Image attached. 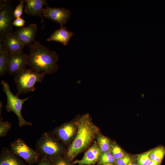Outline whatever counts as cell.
<instances>
[{"label": "cell", "instance_id": "cell-17", "mask_svg": "<svg viewBox=\"0 0 165 165\" xmlns=\"http://www.w3.org/2000/svg\"><path fill=\"white\" fill-rule=\"evenodd\" d=\"M96 139L101 153L110 151L112 141L110 138L100 132L97 134Z\"/></svg>", "mask_w": 165, "mask_h": 165}, {"label": "cell", "instance_id": "cell-10", "mask_svg": "<svg viewBox=\"0 0 165 165\" xmlns=\"http://www.w3.org/2000/svg\"><path fill=\"white\" fill-rule=\"evenodd\" d=\"M43 17L59 24L61 26L66 24L72 14L68 9L62 7H50L47 6L41 10Z\"/></svg>", "mask_w": 165, "mask_h": 165}, {"label": "cell", "instance_id": "cell-23", "mask_svg": "<svg viewBox=\"0 0 165 165\" xmlns=\"http://www.w3.org/2000/svg\"><path fill=\"white\" fill-rule=\"evenodd\" d=\"M151 150L143 153L137 155V160L138 165H147L150 160L149 155Z\"/></svg>", "mask_w": 165, "mask_h": 165}, {"label": "cell", "instance_id": "cell-16", "mask_svg": "<svg viewBox=\"0 0 165 165\" xmlns=\"http://www.w3.org/2000/svg\"><path fill=\"white\" fill-rule=\"evenodd\" d=\"M74 35V33L68 31L65 26H61L59 29L55 30L46 40L58 42L66 46Z\"/></svg>", "mask_w": 165, "mask_h": 165}, {"label": "cell", "instance_id": "cell-32", "mask_svg": "<svg viewBox=\"0 0 165 165\" xmlns=\"http://www.w3.org/2000/svg\"><path fill=\"white\" fill-rule=\"evenodd\" d=\"M106 165H115L114 163H109Z\"/></svg>", "mask_w": 165, "mask_h": 165}, {"label": "cell", "instance_id": "cell-30", "mask_svg": "<svg viewBox=\"0 0 165 165\" xmlns=\"http://www.w3.org/2000/svg\"><path fill=\"white\" fill-rule=\"evenodd\" d=\"M127 165H138L137 163V159L136 160L131 162Z\"/></svg>", "mask_w": 165, "mask_h": 165}, {"label": "cell", "instance_id": "cell-15", "mask_svg": "<svg viewBox=\"0 0 165 165\" xmlns=\"http://www.w3.org/2000/svg\"><path fill=\"white\" fill-rule=\"evenodd\" d=\"M0 165H26L24 162L7 147H3L0 155Z\"/></svg>", "mask_w": 165, "mask_h": 165}, {"label": "cell", "instance_id": "cell-21", "mask_svg": "<svg viewBox=\"0 0 165 165\" xmlns=\"http://www.w3.org/2000/svg\"><path fill=\"white\" fill-rule=\"evenodd\" d=\"M116 159L112 155L110 151L101 153L98 164L100 165H106L109 163L114 164Z\"/></svg>", "mask_w": 165, "mask_h": 165}, {"label": "cell", "instance_id": "cell-5", "mask_svg": "<svg viewBox=\"0 0 165 165\" xmlns=\"http://www.w3.org/2000/svg\"><path fill=\"white\" fill-rule=\"evenodd\" d=\"M1 84L3 87L2 90L5 93L6 97V105L5 108L8 112H13L17 116L18 119L19 127L25 126H31V122L25 120L21 114V109L24 102L28 100L31 97L21 99L16 95H14L10 90L9 85L7 82L2 80Z\"/></svg>", "mask_w": 165, "mask_h": 165}, {"label": "cell", "instance_id": "cell-13", "mask_svg": "<svg viewBox=\"0 0 165 165\" xmlns=\"http://www.w3.org/2000/svg\"><path fill=\"white\" fill-rule=\"evenodd\" d=\"M3 46L9 53L16 51L23 52L25 46L14 32L8 33L0 38Z\"/></svg>", "mask_w": 165, "mask_h": 165}, {"label": "cell", "instance_id": "cell-29", "mask_svg": "<svg viewBox=\"0 0 165 165\" xmlns=\"http://www.w3.org/2000/svg\"><path fill=\"white\" fill-rule=\"evenodd\" d=\"M160 163L154 160H150L147 165H161Z\"/></svg>", "mask_w": 165, "mask_h": 165}, {"label": "cell", "instance_id": "cell-31", "mask_svg": "<svg viewBox=\"0 0 165 165\" xmlns=\"http://www.w3.org/2000/svg\"><path fill=\"white\" fill-rule=\"evenodd\" d=\"M3 107V103L2 101H0V116H1V113L2 112V110Z\"/></svg>", "mask_w": 165, "mask_h": 165}, {"label": "cell", "instance_id": "cell-4", "mask_svg": "<svg viewBox=\"0 0 165 165\" xmlns=\"http://www.w3.org/2000/svg\"><path fill=\"white\" fill-rule=\"evenodd\" d=\"M46 74L44 72H38L31 68H24L13 78L17 90L16 95L18 96L21 94L34 91L35 84L41 82Z\"/></svg>", "mask_w": 165, "mask_h": 165}, {"label": "cell", "instance_id": "cell-33", "mask_svg": "<svg viewBox=\"0 0 165 165\" xmlns=\"http://www.w3.org/2000/svg\"><path fill=\"white\" fill-rule=\"evenodd\" d=\"M98 165V164H97V165Z\"/></svg>", "mask_w": 165, "mask_h": 165}, {"label": "cell", "instance_id": "cell-1", "mask_svg": "<svg viewBox=\"0 0 165 165\" xmlns=\"http://www.w3.org/2000/svg\"><path fill=\"white\" fill-rule=\"evenodd\" d=\"M74 120L78 127L77 134L73 141L66 148L64 155L70 162L88 149L100 132L99 128L92 122L88 113L78 116Z\"/></svg>", "mask_w": 165, "mask_h": 165}, {"label": "cell", "instance_id": "cell-28", "mask_svg": "<svg viewBox=\"0 0 165 165\" xmlns=\"http://www.w3.org/2000/svg\"><path fill=\"white\" fill-rule=\"evenodd\" d=\"M37 165H53L52 160L44 157H40Z\"/></svg>", "mask_w": 165, "mask_h": 165}, {"label": "cell", "instance_id": "cell-14", "mask_svg": "<svg viewBox=\"0 0 165 165\" xmlns=\"http://www.w3.org/2000/svg\"><path fill=\"white\" fill-rule=\"evenodd\" d=\"M24 11L29 15L39 16L44 25V19L41 10L44 6H47L46 0H24Z\"/></svg>", "mask_w": 165, "mask_h": 165}, {"label": "cell", "instance_id": "cell-19", "mask_svg": "<svg viewBox=\"0 0 165 165\" xmlns=\"http://www.w3.org/2000/svg\"><path fill=\"white\" fill-rule=\"evenodd\" d=\"M9 53L0 42V76H4L7 72L6 64Z\"/></svg>", "mask_w": 165, "mask_h": 165}, {"label": "cell", "instance_id": "cell-9", "mask_svg": "<svg viewBox=\"0 0 165 165\" xmlns=\"http://www.w3.org/2000/svg\"><path fill=\"white\" fill-rule=\"evenodd\" d=\"M28 55L19 51L9 53L6 64L7 72L10 75L18 74L27 65Z\"/></svg>", "mask_w": 165, "mask_h": 165}, {"label": "cell", "instance_id": "cell-12", "mask_svg": "<svg viewBox=\"0 0 165 165\" xmlns=\"http://www.w3.org/2000/svg\"><path fill=\"white\" fill-rule=\"evenodd\" d=\"M37 30V25L31 24L27 27L19 28L14 33L24 46H29L35 40Z\"/></svg>", "mask_w": 165, "mask_h": 165}, {"label": "cell", "instance_id": "cell-25", "mask_svg": "<svg viewBox=\"0 0 165 165\" xmlns=\"http://www.w3.org/2000/svg\"><path fill=\"white\" fill-rule=\"evenodd\" d=\"M52 162L53 165H72L70 162L65 159L64 156L54 159Z\"/></svg>", "mask_w": 165, "mask_h": 165}, {"label": "cell", "instance_id": "cell-2", "mask_svg": "<svg viewBox=\"0 0 165 165\" xmlns=\"http://www.w3.org/2000/svg\"><path fill=\"white\" fill-rule=\"evenodd\" d=\"M27 65L38 72H44L50 75L59 69L57 63L58 57L56 52L45 47L38 41L35 40L29 46Z\"/></svg>", "mask_w": 165, "mask_h": 165}, {"label": "cell", "instance_id": "cell-7", "mask_svg": "<svg viewBox=\"0 0 165 165\" xmlns=\"http://www.w3.org/2000/svg\"><path fill=\"white\" fill-rule=\"evenodd\" d=\"M11 1H0V38L13 33V23L15 18Z\"/></svg>", "mask_w": 165, "mask_h": 165}, {"label": "cell", "instance_id": "cell-11", "mask_svg": "<svg viewBox=\"0 0 165 165\" xmlns=\"http://www.w3.org/2000/svg\"><path fill=\"white\" fill-rule=\"evenodd\" d=\"M101 153L96 141H94L85 152L82 159L76 160L73 163L79 165L94 164L98 162Z\"/></svg>", "mask_w": 165, "mask_h": 165}, {"label": "cell", "instance_id": "cell-26", "mask_svg": "<svg viewBox=\"0 0 165 165\" xmlns=\"http://www.w3.org/2000/svg\"><path fill=\"white\" fill-rule=\"evenodd\" d=\"M20 2L14 10L13 14L15 18L20 17L23 11L24 2L23 0H20Z\"/></svg>", "mask_w": 165, "mask_h": 165}, {"label": "cell", "instance_id": "cell-18", "mask_svg": "<svg viewBox=\"0 0 165 165\" xmlns=\"http://www.w3.org/2000/svg\"><path fill=\"white\" fill-rule=\"evenodd\" d=\"M165 156V147L162 145L152 149L149 155L150 160H154L161 164Z\"/></svg>", "mask_w": 165, "mask_h": 165}, {"label": "cell", "instance_id": "cell-24", "mask_svg": "<svg viewBox=\"0 0 165 165\" xmlns=\"http://www.w3.org/2000/svg\"><path fill=\"white\" fill-rule=\"evenodd\" d=\"M2 120H0V136L1 137H5L12 127L11 123Z\"/></svg>", "mask_w": 165, "mask_h": 165}, {"label": "cell", "instance_id": "cell-27", "mask_svg": "<svg viewBox=\"0 0 165 165\" xmlns=\"http://www.w3.org/2000/svg\"><path fill=\"white\" fill-rule=\"evenodd\" d=\"M25 23V21L20 17L15 18L13 22V25L17 27H21L24 25Z\"/></svg>", "mask_w": 165, "mask_h": 165}, {"label": "cell", "instance_id": "cell-6", "mask_svg": "<svg viewBox=\"0 0 165 165\" xmlns=\"http://www.w3.org/2000/svg\"><path fill=\"white\" fill-rule=\"evenodd\" d=\"M9 147L15 154L22 158L29 165L37 163L40 159V155L36 150L30 147L20 138L11 142Z\"/></svg>", "mask_w": 165, "mask_h": 165}, {"label": "cell", "instance_id": "cell-3", "mask_svg": "<svg viewBox=\"0 0 165 165\" xmlns=\"http://www.w3.org/2000/svg\"><path fill=\"white\" fill-rule=\"evenodd\" d=\"M36 150L40 155L53 160L64 156L66 148L49 132H44L36 142Z\"/></svg>", "mask_w": 165, "mask_h": 165}, {"label": "cell", "instance_id": "cell-22", "mask_svg": "<svg viewBox=\"0 0 165 165\" xmlns=\"http://www.w3.org/2000/svg\"><path fill=\"white\" fill-rule=\"evenodd\" d=\"M136 159L137 155L135 156L127 153L123 157L116 160L114 164L115 165H127Z\"/></svg>", "mask_w": 165, "mask_h": 165}, {"label": "cell", "instance_id": "cell-20", "mask_svg": "<svg viewBox=\"0 0 165 165\" xmlns=\"http://www.w3.org/2000/svg\"><path fill=\"white\" fill-rule=\"evenodd\" d=\"M110 151L112 155L116 160L123 157L127 153L114 141L112 142Z\"/></svg>", "mask_w": 165, "mask_h": 165}, {"label": "cell", "instance_id": "cell-8", "mask_svg": "<svg viewBox=\"0 0 165 165\" xmlns=\"http://www.w3.org/2000/svg\"><path fill=\"white\" fill-rule=\"evenodd\" d=\"M77 130V124L73 119L62 124L49 132L66 147L73 141Z\"/></svg>", "mask_w": 165, "mask_h": 165}]
</instances>
